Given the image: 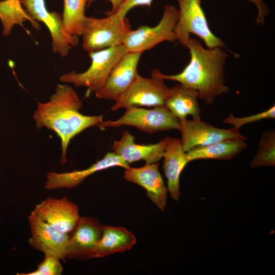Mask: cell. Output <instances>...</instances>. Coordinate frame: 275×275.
Masks as SVG:
<instances>
[{
	"label": "cell",
	"instance_id": "cell-10",
	"mask_svg": "<svg viewBox=\"0 0 275 275\" xmlns=\"http://www.w3.org/2000/svg\"><path fill=\"white\" fill-rule=\"evenodd\" d=\"M180 140L185 152L204 147L215 142L230 139L246 138L234 127L222 129L200 120L185 119L180 121Z\"/></svg>",
	"mask_w": 275,
	"mask_h": 275
},
{
	"label": "cell",
	"instance_id": "cell-29",
	"mask_svg": "<svg viewBox=\"0 0 275 275\" xmlns=\"http://www.w3.org/2000/svg\"><path fill=\"white\" fill-rule=\"evenodd\" d=\"M95 0H89L88 2V5L91 4ZM112 6V10L108 11L107 14H112L116 11L121 4L124 1V0H108Z\"/></svg>",
	"mask_w": 275,
	"mask_h": 275
},
{
	"label": "cell",
	"instance_id": "cell-16",
	"mask_svg": "<svg viewBox=\"0 0 275 275\" xmlns=\"http://www.w3.org/2000/svg\"><path fill=\"white\" fill-rule=\"evenodd\" d=\"M156 163H146L139 168L125 169L123 178L143 187L152 203L163 211L166 206L168 190Z\"/></svg>",
	"mask_w": 275,
	"mask_h": 275
},
{
	"label": "cell",
	"instance_id": "cell-28",
	"mask_svg": "<svg viewBox=\"0 0 275 275\" xmlns=\"http://www.w3.org/2000/svg\"><path fill=\"white\" fill-rule=\"evenodd\" d=\"M254 4L257 10L256 23L259 25H263L269 13V9L263 0H246Z\"/></svg>",
	"mask_w": 275,
	"mask_h": 275
},
{
	"label": "cell",
	"instance_id": "cell-6",
	"mask_svg": "<svg viewBox=\"0 0 275 275\" xmlns=\"http://www.w3.org/2000/svg\"><path fill=\"white\" fill-rule=\"evenodd\" d=\"M178 16V9L173 5H166L156 25L141 26L136 30H130L122 44L127 52L142 53L162 42H174L177 41L174 29Z\"/></svg>",
	"mask_w": 275,
	"mask_h": 275
},
{
	"label": "cell",
	"instance_id": "cell-4",
	"mask_svg": "<svg viewBox=\"0 0 275 275\" xmlns=\"http://www.w3.org/2000/svg\"><path fill=\"white\" fill-rule=\"evenodd\" d=\"M127 52L123 44L89 52L91 63L86 71H71L62 75L60 79L76 87H85L88 93H95L102 87L113 68Z\"/></svg>",
	"mask_w": 275,
	"mask_h": 275
},
{
	"label": "cell",
	"instance_id": "cell-7",
	"mask_svg": "<svg viewBox=\"0 0 275 275\" xmlns=\"http://www.w3.org/2000/svg\"><path fill=\"white\" fill-rule=\"evenodd\" d=\"M126 109L117 120L103 121L98 126L103 129L131 126L150 133L180 128V121L164 106L152 108L132 106Z\"/></svg>",
	"mask_w": 275,
	"mask_h": 275
},
{
	"label": "cell",
	"instance_id": "cell-23",
	"mask_svg": "<svg viewBox=\"0 0 275 275\" xmlns=\"http://www.w3.org/2000/svg\"><path fill=\"white\" fill-rule=\"evenodd\" d=\"M89 0H64L62 20L71 35L81 36L87 16L85 8Z\"/></svg>",
	"mask_w": 275,
	"mask_h": 275
},
{
	"label": "cell",
	"instance_id": "cell-15",
	"mask_svg": "<svg viewBox=\"0 0 275 275\" xmlns=\"http://www.w3.org/2000/svg\"><path fill=\"white\" fill-rule=\"evenodd\" d=\"M103 226L96 218L80 216L69 235L67 258L86 260L91 259L92 252L99 240Z\"/></svg>",
	"mask_w": 275,
	"mask_h": 275
},
{
	"label": "cell",
	"instance_id": "cell-3",
	"mask_svg": "<svg viewBox=\"0 0 275 275\" xmlns=\"http://www.w3.org/2000/svg\"><path fill=\"white\" fill-rule=\"evenodd\" d=\"M179 16L174 29L177 40L187 48L194 34L200 38L208 48H227L224 41L210 29L201 0H177Z\"/></svg>",
	"mask_w": 275,
	"mask_h": 275
},
{
	"label": "cell",
	"instance_id": "cell-1",
	"mask_svg": "<svg viewBox=\"0 0 275 275\" xmlns=\"http://www.w3.org/2000/svg\"><path fill=\"white\" fill-rule=\"evenodd\" d=\"M82 104L76 91L67 85L58 84L55 92L46 102L38 103L33 119L38 129L46 127L54 132L61 140V163L67 162V151L70 141L86 129L98 126L102 116H87L79 110Z\"/></svg>",
	"mask_w": 275,
	"mask_h": 275
},
{
	"label": "cell",
	"instance_id": "cell-8",
	"mask_svg": "<svg viewBox=\"0 0 275 275\" xmlns=\"http://www.w3.org/2000/svg\"><path fill=\"white\" fill-rule=\"evenodd\" d=\"M153 71L151 77L139 75L128 89L115 101L113 111L132 106H163L170 88Z\"/></svg>",
	"mask_w": 275,
	"mask_h": 275
},
{
	"label": "cell",
	"instance_id": "cell-27",
	"mask_svg": "<svg viewBox=\"0 0 275 275\" xmlns=\"http://www.w3.org/2000/svg\"><path fill=\"white\" fill-rule=\"evenodd\" d=\"M153 0H124L118 9L113 13L118 17L124 19L127 13L133 8L140 6L150 7ZM177 1V0H176Z\"/></svg>",
	"mask_w": 275,
	"mask_h": 275
},
{
	"label": "cell",
	"instance_id": "cell-18",
	"mask_svg": "<svg viewBox=\"0 0 275 275\" xmlns=\"http://www.w3.org/2000/svg\"><path fill=\"white\" fill-rule=\"evenodd\" d=\"M163 169L167 179V188L172 198L179 200L180 178L186 165L189 162L181 141L171 138L163 152Z\"/></svg>",
	"mask_w": 275,
	"mask_h": 275
},
{
	"label": "cell",
	"instance_id": "cell-21",
	"mask_svg": "<svg viewBox=\"0 0 275 275\" xmlns=\"http://www.w3.org/2000/svg\"><path fill=\"white\" fill-rule=\"evenodd\" d=\"M244 139L222 140L206 146L194 148L186 152L188 161L198 159H228L234 157L246 147Z\"/></svg>",
	"mask_w": 275,
	"mask_h": 275
},
{
	"label": "cell",
	"instance_id": "cell-24",
	"mask_svg": "<svg viewBox=\"0 0 275 275\" xmlns=\"http://www.w3.org/2000/svg\"><path fill=\"white\" fill-rule=\"evenodd\" d=\"M257 154L251 163L252 168L274 166L275 164V133L268 131L262 135Z\"/></svg>",
	"mask_w": 275,
	"mask_h": 275
},
{
	"label": "cell",
	"instance_id": "cell-14",
	"mask_svg": "<svg viewBox=\"0 0 275 275\" xmlns=\"http://www.w3.org/2000/svg\"><path fill=\"white\" fill-rule=\"evenodd\" d=\"M115 167L125 169L130 167L129 164L119 155L114 152H109L101 159L85 169L63 173L48 172L45 188L47 189L73 188L94 173Z\"/></svg>",
	"mask_w": 275,
	"mask_h": 275
},
{
	"label": "cell",
	"instance_id": "cell-30",
	"mask_svg": "<svg viewBox=\"0 0 275 275\" xmlns=\"http://www.w3.org/2000/svg\"><path fill=\"white\" fill-rule=\"evenodd\" d=\"M1 1V0H0Z\"/></svg>",
	"mask_w": 275,
	"mask_h": 275
},
{
	"label": "cell",
	"instance_id": "cell-25",
	"mask_svg": "<svg viewBox=\"0 0 275 275\" xmlns=\"http://www.w3.org/2000/svg\"><path fill=\"white\" fill-rule=\"evenodd\" d=\"M63 267L61 260L54 256L44 255L42 261L37 265L36 269L28 272L17 273L18 275H61Z\"/></svg>",
	"mask_w": 275,
	"mask_h": 275
},
{
	"label": "cell",
	"instance_id": "cell-22",
	"mask_svg": "<svg viewBox=\"0 0 275 275\" xmlns=\"http://www.w3.org/2000/svg\"><path fill=\"white\" fill-rule=\"evenodd\" d=\"M0 20L3 25V34L8 35L15 24L23 27V23L29 20L35 28L39 24L24 10L20 0H1Z\"/></svg>",
	"mask_w": 275,
	"mask_h": 275
},
{
	"label": "cell",
	"instance_id": "cell-12",
	"mask_svg": "<svg viewBox=\"0 0 275 275\" xmlns=\"http://www.w3.org/2000/svg\"><path fill=\"white\" fill-rule=\"evenodd\" d=\"M32 212L57 230L68 234L80 217L77 205L67 197L47 198L37 204Z\"/></svg>",
	"mask_w": 275,
	"mask_h": 275
},
{
	"label": "cell",
	"instance_id": "cell-17",
	"mask_svg": "<svg viewBox=\"0 0 275 275\" xmlns=\"http://www.w3.org/2000/svg\"><path fill=\"white\" fill-rule=\"evenodd\" d=\"M170 138L166 136L155 144H139L135 143L134 136L125 131L120 140L114 141L113 152L129 164L140 160H144L146 163H156L162 158Z\"/></svg>",
	"mask_w": 275,
	"mask_h": 275
},
{
	"label": "cell",
	"instance_id": "cell-2",
	"mask_svg": "<svg viewBox=\"0 0 275 275\" xmlns=\"http://www.w3.org/2000/svg\"><path fill=\"white\" fill-rule=\"evenodd\" d=\"M187 48L190 52L188 64L180 73L167 75L154 70L164 80L178 82L196 90L199 98L211 104L215 98L229 92L225 82L224 67L228 57L222 47L205 48L196 38H190Z\"/></svg>",
	"mask_w": 275,
	"mask_h": 275
},
{
	"label": "cell",
	"instance_id": "cell-26",
	"mask_svg": "<svg viewBox=\"0 0 275 275\" xmlns=\"http://www.w3.org/2000/svg\"><path fill=\"white\" fill-rule=\"evenodd\" d=\"M275 117V106L272 105L267 110L247 117H236L232 113L224 120V123L229 124L233 127L239 129L242 126L266 119H274Z\"/></svg>",
	"mask_w": 275,
	"mask_h": 275
},
{
	"label": "cell",
	"instance_id": "cell-19",
	"mask_svg": "<svg viewBox=\"0 0 275 275\" xmlns=\"http://www.w3.org/2000/svg\"><path fill=\"white\" fill-rule=\"evenodd\" d=\"M136 241L135 236L125 228L103 226L101 237L92 252L91 259L129 251Z\"/></svg>",
	"mask_w": 275,
	"mask_h": 275
},
{
	"label": "cell",
	"instance_id": "cell-13",
	"mask_svg": "<svg viewBox=\"0 0 275 275\" xmlns=\"http://www.w3.org/2000/svg\"><path fill=\"white\" fill-rule=\"evenodd\" d=\"M142 53L127 52L115 66L102 87L95 92L97 98L117 100L139 75L138 67Z\"/></svg>",
	"mask_w": 275,
	"mask_h": 275
},
{
	"label": "cell",
	"instance_id": "cell-5",
	"mask_svg": "<svg viewBox=\"0 0 275 275\" xmlns=\"http://www.w3.org/2000/svg\"><path fill=\"white\" fill-rule=\"evenodd\" d=\"M86 18L81 36L82 47L89 53L122 44L131 30L126 18L121 19L114 14Z\"/></svg>",
	"mask_w": 275,
	"mask_h": 275
},
{
	"label": "cell",
	"instance_id": "cell-9",
	"mask_svg": "<svg viewBox=\"0 0 275 275\" xmlns=\"http://www.w3.org/2000/svg\"><path fill=\"white\" fill-rule=\"evenodd\" d=\"M25 11L36 21L42 22L49 30L54 52L67 56L72 46L78 43L77 36L70 35L65 30L62 17L56 12H49L45 0H20Z\"/></svg>",
	"mask_w": 275,
	"mask_h": 275
},
{
	"label": "cell",
	"instance_id": "cell-20",
	"mask_svg": "<svg viewBox=\"0 0 275 275\" xmlns=\"http://www.w3.org/2000/svg\"><path fill=\"white\" fill-rule=\"evenodd\" d=\"M198 98L196 90L179 84L170 88L164 106L179 121L187 119L188 116L194 120H200L201 111Z\"/></svg>",
	"mask_w": 275,
	"mask_h": 275
},
{
	"label": "cell",
	"instance_id": "cell-11",
	"mask_svg": "<svg viewBox=\"0 0 275 275\" xmlns=\"http://www.w3.org/2000/svg\"><path fill=\"white\" fill-rule=\"evenodd\" d=\"M31 235L30 245L44 255H49L65 261L69 234L61 232L42 221L32 211L28 216Z\"/></svg>",
	"mask_w": 275,
	"mask_h": 275
}]
</instances>
